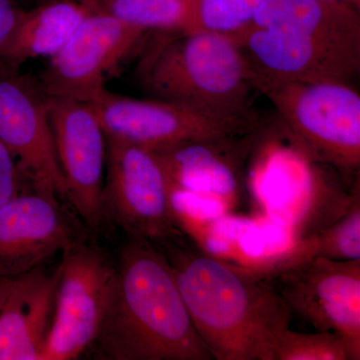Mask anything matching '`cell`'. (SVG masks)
I'll return each mask as SVG.
<instances>
[{"label": "cell", "mask_w": 360, "mask_h": 360, "mask_svg": "<svg viewBox=\"0 0 360 360\" xmlns=\"http://www.w3.org/2000/svg\"><path fill=\"white\" fill-rule=\"evenodd\" d=\"M77 239L58 198L23 191L0 205V278L39 269Z\"/></svg>", "instance_id": "obj_13"}, {"label": "cell", "mask_w": 360, "mask_h": 360, "mask_svg": "<svg viewBox=\"0 0 360 360\" xmlns=\"http://www.w3.org/2000/svg\"><path fill=\"white\" fill-rule=\"evenodd\" d=\"M90 9L80 0H42L23 11L6 46L0 65L20 68L30 59L51 58L71 39Z\"/></svg>", "instance_id": "obj_17"}, {"label": "cell", "mask_w": 360, "mask_h": 360, "mask_svg": "<svg viewBox=\"0 0 360 360\" xmlns=\"http://www.w3.org/2000/svg\"><path fill=\"white\" fill-rule=\"evenodd\" d=\"M264 0H191L184 33L236 35L250 25ZM182 34V33H181Z\"/></svg>", "instance_id": "obj_19"}, {"label": "cell", "mask_w": 360, "mask_h": 360, "mask_svg": "<svg viewBox=\"0 0 360 360\" xmlns=\"http://www.w3.org/2000/svg\"><path fill=\"white\" fill-rule=\"evenodd\" d=\"M23 11L18 0H0V52L13 34Z\"/></svg>", "instance_id": "obj_23"}, {"label": "cell", "mask_w": 360, "mask_h": 360, "mask_svg": "<svg viewBox=\"0 0 360 360\" xmlns=\"http://www.w3.org/2000/svg\"><path fill=\"white\" fill-rule=\"evenodd\" d=\"M167 257L194 328L214 360H274L292 312L271 284L186 236L155 245Z\"/></svg>", "instance_id": "obj_1"}, {"label": "cell", "mask_w": 360, "mask_h": 360, "mask_svg": "<svg viewBox=\"0 0 360 360\" xmlns=\"http://www.w3.org/2000/svg\"><path fill=\"white\" fill-rule=\"evenodd\" d=\"M255 134L231 139L187 142L153 151L168 188L236 208L245 194V165Z\"/></svg>", "instance_id": "obj_14"}, {"label": "cell", "mask_w": 360, "mask_h": 360, "mask_svg": "<svg viewBox=\"0 0 360 360\" xmlns=\"http://www.w3.org/2000/svg\"><path fill=\"white\" fill-rule=\"evenodd\" d=\"M269 97L300 153L333 167L345 180L359 175L360 96L347 82H283L251 75Z\"/></svg>", "instance_id": "obj_4"}, {"label": "cell", "mask_w": 360, "mask_h": 360, "mask_svg": "<svg viewBox=\"0 0 360 360\" xmlns=\"http://www.w3.org/2000/svg\"><path fill=\"white\" fill-rule=\"evenodd\" d=\"M56 276L53 315L41 360L77 359L98 335L116 264L98 246L77 239L63 251Z\"/></svg>", "instance_id": "obj_6"}, {"label": "cell", "mask_w": 360, "mask_h": 360, "mask_svg": "<svg viewBox=\"0 0 360 360\" xmlns=\"http://www.w3.org/2000/svg\"><path fill=\"white\" fill-rule=\"evenodd\" d=\"M312 238L314 257L335 260L360 259V196L340 217Z\"/></svg>", "instance_id": "obj_21"}, {"label": "cell", "mask_w": 360, "mask_h": 360, "mask_svg": "<svg viewBox=\"0 0 360 360\" xmlns=\"http://www.w3.org/2000/svg\"><path fill=\"white\" fill-rule=\"evenodd\" d=\"M104 221L155 245L186 236L175 224L167 177L148 149L106 137Z\"/></svg>", "instance_id": "obj_7"}, {"label": "cell", "mask_w": 360, "mask_h": 360, "mask_svg": "<svg viewBox=\"0 0 360 360\" xmlns=\"http://www.w3.org/2000/svg\"><path fill=\"white\" fill-rule=\"evenodd\" d=\"M274 286L291 312L319 331H330L360 359V259L312 257L255 271Z\"/></svg>", "instance_id": "obj_5"}, {"label": "cell", "mask_w": 360, "mask_h": 360, "mask_svg": "<svg viewBox=\"0 0 360 360\" xmlns=\"http://www.w3.org/2000/svg\"><path fill=\"white\" fill-rule=\"evenodd\" d=\"M35 1H42V0H35Z\"/></svg>", "instance_id": "obj_26"}, {"label": "cell", "mask_w": 360, "mask_h": 360, "mask_svg": "<svg viewBox=\"0 0 360 360\" xmlns=\"http://www.w3.org/2000/svg\"><path fill=\"white\" fill-rule=\"evenodd\" d=\"M139 32L184 33L191 0H80Z\"/></svg>", "instance_id": "obj_18"}, {"label": "cell", "mask_w": 360, "mask_h": 360, "mask_svg": "<svg viewBox=\"0 0 360 360\" xmlns=\"http://www.w3.org/2000/svg\"><path fill=\"white\" fill-rule=\"evenodd\" d=\"M113 360H214L194 328L165 253L130 238L116 264L110 304L96 340Z\"/></svg>", "instance_id": "obj_2"}, {"label": "cell", "mask_w": 360, "mask_h": 360, "mask_svg": "<svg viewBox=\"0 0 360 360\" xmlns=\"http://www.w3.org/2000/svg\"><path fill=\"white\" fill-rule=\"evenodd\" d=\"M342 1H347L348 4L356 7V8H360V0H342Z\"/></svg>", "instance_id": "obj_25"}, {"label": "cell", "mask_w": 360, "mask_h": 360, "mask_svg": "<svg viewBox=\"0 0 360 360\" xmlns=\"http://www.w3.org/2000/svg\"><path fill=\"white\" fill-rule=\"evenodd\" d=\"M30 188L15 158L0 141V205Z\"/></svg>", "instance_id": "obj_22"}, {"label": "cell", "mask_w": 360, "mask_h": 360, "mask_svg": "<svg viewBox=\"0 0 360 360\" xmlns=\"http://www.w3.org/2000/svg\"><path fill=\"white\" fill-rule=\"evenodd\" d=\"M250 25L304 35L360 54L359 9L342 0H264Z\"/></svg>", "instance_id": "obj_16"}, {"label": "cell", "mask_w": 360, "mask_h": 360, "mask_svg": "<svg viewBox=\"0 0 360 360\" xmlns=\"http://www.w3.org/2000/svg\"><path fill=\"white\" fill-rule=\"evenodd\" d=\"M106 137L160 150L187 142L252 134L255 120H229L198 112L162 99H136L105 89L90 103Z\"/></svg>", "instance_id": "obj_8"}, {"label": "cell", "mask_w": 360, "mask_h": 360, "mask_svg": "<svg viewBox=\"0 0 360 360\" xmlns=\"http://www.w3.org/2000/svg\"><path fill=\"white\" fill-rule=\"evenodd\" d=\"M56 272L16 277L0 311V360H41L56 300Z\"/></svg>", "instance_id": "obj_15"}, {"label": "cell", "mask_w": 360, "mask_h": 360, "mask_svg": "<svg viewBox=\"0 0 360 360\" xmlns=\"http://www.w3.org/2000/svg\"><path fill=\"white\" fill-rule=\"evenodd\" d=\"M15 278L16 277H13V278H0V311H1L2 307L6 302L7 296L13 290Z\"/></svg>", "instance_id": "obj_24"}, {"label": "cell", "mask_w": 360, "mask_h": 360, "mask_svg": "<svg viewBox=\"0 0 360 360\" xmlns=\"http://www.w3.org/2000/svg\"><path fill=\"white\" fill-rule=\"evenodd\" d=\"M146 33L90 11L68 44L49 58L37 80L49 97L91 103L105 91L108 73Z\"/></svg>", "instance_id": "obj_10"}, {"label": "cell", "mask_w": 360, "mask_h": 360, "mask_svg": "<svg viewBox=\"0 0 360 360\" xmlns=\"http://www.w3.org/2000/svg\"><path fill=\"white\" fill-rule=\"evenodd\" d=\"M251 75L283 82H340L359 73L360 54L296 33L250 25L231 35Z\"/></svg>", "instance_id": "obj_12"}, {"label": "cell", "mask_w": 360, "mask_h": 360, "mask_svg": "<svg viewBox=\"0 0 360 360\" xmlns=\"http://www.w3.org/2000/svg\"><path fill=\"white\" fill-rule=\"evenodd\" d=\"M274 360H352L347 343L330 331L296 333L286 329L277 340Z\"/></svg>", "instance_id": "obj_20"}, {"label": "cell", "mask_w": 360, "mask_h": 360, "mask_svg": "<svg viewBox=\"0 0 360 360\" xmlns=\"http://www.w3.org/2000/svg\"><path fill=\"white\" fill-rule=\"evenodd\" d=\"M49 120L65 198L89 229L104 224L106 135L91 104L49 97Z\"/></svg>", "instance_id": "obj_11"}, {"label": "cell", "mask_w": 360, "mask_h": 360, "mask_svg": "<svg viewBox=\"0 0 360 360\" xmlns=\"http://www.w3.org/2000/svg\"><path fill=\"white\" fill-rule=\"evenodd\" d=\"M0 141L33 191L65 198L51 120L49 96L37 78L0 65Z\"/></svg>", "instance_id": "obj_9"}, {"label": "cell", "mask_w": 360, "mask_h": 360, "mask_svg": "<svg viewBox=\"0 0 360 360\" xmlns=\"http://www.w3.org/2000/svg\"><path fill=\"white\" fill-rule=\"evenodd\" d=\"M139 77L155 98L217 117L255 120L250 65L231 35L182 33L144 58Z\"/></svg>", "instance_id": "obj_3"}]
</instances>
